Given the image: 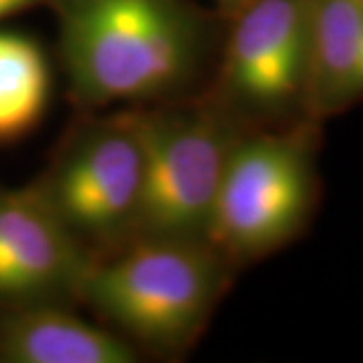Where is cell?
Returning a JSON list of instances; mask_svg holds the SVG:
<instances>
[{
	"label": "cell",
	"mask_w": 363,
	"mask_h": 363,
	"mask_svg": "<svg viewBox=\"0 0 363 363\" xmlns=\"http://www.w3.org/2000/svg\"><path fill=\"white\" fill-rule=\"evenodd\" d=\"M59 55L83 111L198 93L214 63V23L190 0H51Z\"/></svg>",
	"instance_id": "obj_1"
},
{
	"label": "cell",
	"mask_w": 363,
	"mask_h": 363,
	"mask_svg": "<svg viewBox=\"0 0 363 363\" xmlns=\"http://www.w3.org/2000/svg\"><path fill=\"white\" fill-rule=\"evenodd\" d=\"M230 271L202 240L133 238L91 259L75 301L113 325L121 337L133 339V345L180 353L210 321Z\"/></svg>",
	"instance_id": "obj_2"
},
{
	"label": "cell",
	"mask_w": 363,
	"mask_h": 363,
	"mask_svg": "<svg viewBox=\"0 0 363 363\" xmlns=\"http://www.w3.org/2000/svg\"><path fill=\"white\" fill-rule=\"evenodd\" d=\"M321 123L307 117L238 135L222 172L206 242L242 267L295 242L321 196Z\"/></svg>",
	"instance_id": "obj_3"
},
{
	"label": "cell",
	"mask_w": 363,
	"mask_h": 363,
	"mask_svg": "<svg viewBox=\"0 0 363 363\" xmlns=\"http://www.w3.org/2000/svg\"><path fill=\"white\" fill-rule=\"evenodd\" d=\"M133 111L143 143L142 204L133 238L206 242L226 160L247 130L204 89L133 105Z\"/></svg>",
	"instance_id": "obj_4"
},
{
	"label": "cell",
	"mask_w": 363,
	"mask_h": 363,
	"mask_svg": "<svg viewBox=\"0 0 363 363\" xmlns=\"http://www.w3.org/2000/svg\"><path fill=\"white\" fill-rule=\"evenodd\" d=\"M91 259L133 238L143 190V143L133 105L85 111L33 184Z\"/></svg>",
	"instance_id": "obj_5"
},
{
	"label": "cell",
	"mask_w": 363,
	"mask_h": 363,
	"mask_svg": "<svg viewBox=\"0 0 363 363\" xmlns=\"http://www.w3.org/2000/svg\"><path fill=\"white\" fill-rule=\"evenodd\" d=\"M230 23L204 91L242 130L303 119L309 0H252Z\"/></svg>",
	"instance_id": "obj_6"
},
{
	"label": "cell",
	"mask_w": 363,
	"mask_h": 363,
	"mask_svg": "<svg viewBox=\"0 0 363 363\" xmlns=\"http://www.w3.org/2000/svg\"><path fill=\"white\" fill-rule=\"evenodd\" d=\"M91 257L35 186H0V301H69Z\"/></svg>",
	"instance_id": "obj_7"
},
{
	"label": "cell",
	"mask_w": 363,
	"mask_h": 363,
	"mask_svg": "<svg viewBox=\"0 0 363 363\" xmlns=\"http://www.w3.org/2000/svg\"><path fill=\"white\" fill-rule=\"evenodd\" d=\"M363 104V0H309L303 116L323 123Z\"/></svg>",
	"instance_id": "obj_8"
},
{
	"label": "cell",
	"mask_w": 363,
	"mask_h": 363,
	"mask_svg": "<svg viewBox=\"0 0 363 363\" xmlns=\"http://www.w3.org/2000/svg\"><path fill=\"white\" fill-rule=\"evenodd\" d=\"M138 350L119 333L67 309L63 301H33L0 317V362L135 363Z\"/></svg>",
	"instance_id": "obj_9"
},
{
	"label": "cell",
	"mask_w": 363,
	"mask_h": 363,
	"mask_svg": "<svg viewBox=\"0 0 363 363\" xmlns=\"http://www.w3.org/2000/svg\"><path fill=\"white\" fill-rule=\"evenodd\" d=\"M49 81L47 59L35 40L0 33V143L16 142L37 128Z\"/></svg>",
	"instance_id": "obj_10"
},
{
	"label": "cell",
	"mask_w": 363,
	"mask_h": 363,
	"mask_svg": "<svg viewBox=\"0 0 363 363\" xmlns=\"http://www.w3.org/2000/svg\"><path fill=\"white\" fill-rule=\"evenodd\" d=\"M37 0H0V18L9 16V14L23 11L26 6L35 4Z\"/></svg>",
	"instance_id": "obj_11"
},
{
	"label": "cell",
	"mask_w": 363,
	"mask_h": 363,
	"mask_svg": "<svg viewBox=\"0 0 363 363\" xmlns=\"http://www.w3.org/2000/svg\"><path fill=\"white\" fill-rule=\"evenodd\" d=\"M216 2H218L222 13L230 18V16H234L236 13H240V11H242L247 4H250L252 0H216Z\"/></svg>",
	"instance_id": "obj_12"
}]
</instances>
